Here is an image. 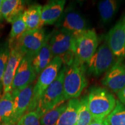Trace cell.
Listing matches in <instances>:
<instances>
[{"instance_id": "cell-1", "label": "cell", "mask_w": 125, "mask_h": 125, "mask_svg": "<svg viewBox=\"0 0 125 125\" xmlns=\"http://www.w3.org/2000/svg\"><path fill=\"white\" fill-rule=\"evenodd\" d=\"M87 105L93 120L99 121L107 118L116 104V100L105 88L93 87L87 95Z\"/></svg>"}, {"instance_id": "cell-2", "label": "cell", "mask_w": 125, "mask_h": 125, "mask_svg": "<svg viewBox=\"0 0 125 125\" xmlns=\"http://www.w3.org/2000/svg\"><path fill=\"white\" fill-rule=\"evenodd\" d=\"M49 43L53 57H59L69 66L75 59V37L63 30L57 29L49 35Z\"/></svg>"}, {"instance_id": "cell-3", "label": "cell", "mask_w": 125, "mask_h": 125, "mask_svg": "<svg viewBox=\"0 0 125 125\" xmlns=\"http://www.w3.org/2000/svg\"><path fill=\"white\" fill-rule=\"evenodd\" d=\"M66 68V65L63 64L58 75L42 95L35 110L40 118L66 100L63 87Z\"/></svg>"}, {"instance_id": "cell-4", "label": "cell", "mask_w": 125, "mask_h": 125, "mask_svg": "<svg viewBox=\"0 0 125 125\" xmlns=\"http://www.w3.org/2000/svg\"><path fill=\"white\" fill-rule=\"evenodd\" d=\"M86 74V68L85 64L75 59L71 65L67 66L63 83L66 100L80 96L87 85Z\"/></svg>"}, {"instance_id": "cell-5", "label": "cell", "mask_w": 125, "mask_h": 125, "mask_svg": "<svg viewBox=\"0 0 125 125\" xmlns=\"http://www.w3.org/2000/svg\"><path fill=\"white\" fill-rule=\"evenodd\" d=\"M62 64V61L60 57H54L40 74L37 82L34 86L33 96L27 112L35 110L42 95L58 75Z\"/></svg>"}, {"instance_id": "cell-6", "label": "cell", "mask_w": 125, "mask_h": 125, "mask_svg": "<svg viewBox=\"0 0 125 125\" xmlns=\"http://www.w3.org/2000/svg\"><path fill=\"white\" fill-rule=\"evenodd\" d=\"M47 35L42 28L27 31L17 39L12 44L9 49L15 48L24 57L29 56L33 58L40 52L46 41Z\"/></svg>"}, {"instance_id": "cell-7", "label": "cell", "mask_w": 125, "mask_h": 125, "mask_svg": "<svg viewBox=\"0 0 125 125\" xmlns=\"http://www.w3.org/2000/svg\"><path fill=\"white\" fill-rule=\"evenodd\" d=\"M116 61V58L105 40L85 64L86 73L90 75L98 77L108 71Z\"/></svg>"}, {"instance_id": "cell-8", "label": "cell", "mask_w": 125, "mask_h": 125, "mask_svg": "<svg viewBox=\"0 0 125 125\" xmlns=\"http://www.w3.org/2000/svg\"><path fill=\"white\" fill-rule=\"evenodd\" d=\"M98 38L94 29H89L75 38V60L85 64L98 48Z\"/></svg>"}, {"instance_id": "cell-9", "label": "cell", "mask_w": 125, "mask_h": 125, "mask_svg": "<svg viewBox=\"0 0 125 125\" xmlns=\"http://www.w3.org/2000/svg\"><path fill=\"white\" fill-rule=\"evenodd\" d=\"M56 27L70 32L77 38L89 30L86 21L79 12L69 9L62 13L56 23Z\"/></svg>"}, {"instance_id": "cell-10", "label": "cell", "mask_w": 125, "mask_h": 125, "mask_svg": "<svg viewBox=\"0 0 125 125\" xmlns=\"http://www.w3.org/2000/svg\"><path fill=\"white\" fill-rule=\"evenodd\" d=\"M32 59L27 55L23 57L16 72L11 91L24 89L35 81L37 74L32 67Z\"/></svg>"}, {"instance_id": "cell-11", "label": "cell", "mask_w": 125, "mask_h": 125, "mask_svg": "<svg viewBox=\"0 0 125 125\" xmlns=\"http://www.w3.org/2000/svg\"><path fill=\"white\" fill-rule=\"evenodd\" d=\"M106 41L117 60L125 58V18L118 21L106 36Z\"/></svg>"}, {"instance_id": "cell-12", "label": "cell", "mask_w": 125, "mask_h": 125, "mask_svg": "<svg viewBox=\"0 0 125 125\" xmlns=\"http://www.w3.org/2000/svg\"><path fill=\"white\" fill-rule=\"evenodd\" d=\"M101 83L115 93L123 88L125 86V61L117 60L106 73Z\"/></svg>"}, {"instance_id": "cell-13", "label": "cell", "mask_w": 125, "mask_h": 125, "mask_svg": "<svg viewBox=\"0 0 125 125\" xmlns=\"http://www.w3.org/2000/svg\"><path fill=\"white\" fill-rule=\"evenodd\" d=\"M34 86L32 83L23 90L11 91L14 104L13 121L16 124L27 111L30 105L33 96Z\"/></svg>"}, {"instance_id": "cell-14", "label": "cell", "mask_w": 125, "mask_h": 125, "mask_svg": "<svg viewBox=\"0 0 125 125\" xmlns=\"http://www.w3.org/2000/svg\"><path fill=\"white\" fill-rule=\"evenodd\" d=\"M23 56L15 48H10L9 60L2 78V89L4 93L11 92L12 84L16 72Z\"/></svg>"}, {"instance_id": "cell-15", "label": "cell", "mask_w": 125, "mask_h": 125, "mask_svg": "<svg viewBox=\"0 0 125 125\" xmlns=\"http://www.w3.org/2000/svg\"><path fill=\"white\" fill-rule=\"evenodd\" d=\"M65 2V0H53L43 6L41 11V28L44 25L53 24L57 22L63 13Z\"/></svg>"}, {"instance_id": "cell-16", "label": "cell", "mask_w": 125, "mask_h": 125, "mask_svg": "<svg viewBox=\"0 0 125 125\" xmlns=\"http://www.w3.org/2000/svg\"><path fill=\"white\" fill-rule=\"evenodd\" d=\"M25 2L22 0H3L1 7L2 18L12 23L24 11Z\"/></svg>"}, {"instance_id": "cell-17", "label": "cell", "mask_w": 125, "mask_h": 125, "mask_svg": "<svg viewBox=\"0 0 125 125\" xmlns=\"http://www.w3.org/2000/svg\"><path fill=\"white\" fill-rule=\"evenodd\" d=\"M54 58L49 43V35L40 52L32 59V65L36 74H40Z\"/></svg>"}, {"instance_id": "cell-18", "label": "cell", "mask_w": 125, "mask_h": 125, "mask_svg": "<svg viewBox=\"0 0 125 125\" xmlns=\"http://www.w3.org/2000/svg\"><path fill=\"white\" fill-rule=\"evenodd\" d=\"M41 5L35 4L24 10L23 18L26 23L27 31L41 28Z\"/></svg>"}, {"instance_id": "cell-19", "label": "cell", "mask_w": 125, "mask_h": 125, "mask_svg": "<svg viewBox=\"0 0 125 125\" xmlns=\"http://www.w3.org/2000/svg\"><path fill=\"white\" fill-rule=\"evenodd\" d=\"M80 100L73 98L67 102V107L56 125H75Z\"/></svg>"}, {"instance_id": "cell-20", "label": "cell", "mask_w": 125, "mask_h": 125, "mask_svg": "<svg viewBox=\"0 0 125 125\" xmlns=\"http://www.w3.org/2000/svg\"><path fill=\"white\" fill-rule=\"evenodd\" d=\"M13 118V100L11 92H9L4 93L0 97V122H14Z\"/></svg>"}, {"instance_id": "cell-21", "label": "cell", "mask_w": 125, "mask_h": 125, "mask_svg": "<svg viewBox=\"0 0 125 125\" xmlns=\"http://www.w3.org/2000/svg\"><path fill=\"white\" fill-rule=\"evenodd\" d=\"M119 4L115 0H104L98 3V12L103 23H107L112 20L118 11Z\"/></svg>"}, {"instance_id": "cell-22", "label": "cell", "mask_w": 125, "mask_h": 125, "mask_svg": "<svg viewBox=\"0 0 125 125\" xmlns=\"http://www.w3.org/2000/svg\"><path fill=\"white\" fill-rule=\"evenodd\" d=\"M67 107V103H64L46 112L40 118L41 125H56Z\"/></svg>"}, {"instance_id": "cell-23", "label": "cell", "mask_w": 125, "mask_h": 125, "mask_svg": "<svg viewBox=\"0 0 125 125\" xmlns=\"http://www.w3.org/2000/svg\"><path fill=\"white\" fill-rule=\"evenodd\" d=\"M106 119L109 125H125V105L116 100L115 108Z\"/></svg>"}, {"instance_id": "cell-24", "label": "cell", "mask_w": 125, "mask_h": 125, "mask_svg": "<svg viewBox=\"0 0 125 125\" xmlns=\"http://www.w3.org/2000/svg\"><path fill=\"white\" fill-rule=\"evenodd\" d=\"M93 121V117L87 105V96H85L80 100L77 121L75 125H89Z\"/></svg>"}, {"instance_id": "cell-25", "label": "cell", "mask_w": 125, "mask_h": 125, "mask_svg": "<svg viewBox=\"0 0 125 125\" xmlns=\"http://www.w3.org/2000/svg\"><path fill=\"white\" fill-rule=\"evenodd\" d=\"M27 31V27L23 18L22 14L12 23L11 30L9 33L8 45L12 44Z\"/></svg>"}, {"instance_id": "cell-26", "label": "cell", "mask_w": 125, "mask_h": 125, "mask_svg": "<svg viewBox=\"0 0 125 125\" xmlns=\"http://www.w3.org/2000/svg\"><path fill=\"white\" fill-rule=\"evenodd\" d=\"M10 49L8 43L0 45V85H2V78L8 62Z\"/></svg>"}, {"instance_id": "cell-27", "label": "cell", "mask_w": 125, "mask_h": 125, "mask_svg": "<svg viewBox=\"0 0 125 125\" xmlns=\"http://www.w3.org/2000/svg\"><path fill=\"white\" fill-rule=\"evenodd\" d=\"M16 125H41L40 118L35 111L27 112L19 120Z\"/></svg>"}, {"instance_id": "cell-28", "label": "cell", "mask_w": 125, "mask_h": 125, "mask_svg": "<svg viewBox=\"0 0 125 125\" xmlns=\"http://www.w3.org/2000/svg\"><path fill=\"white\" fill-rule=\"evenodd\" d=\"M119 101L125 105V86L116 93Z\"/></svg>"}, {"instance_id": "cell-29", "label": "cell", "mask_w": 125, "mask_h": 125, "mask_svg": "<svg viewBox=\"0 0 125 125\" xmlns=\"http://www.w3.org/2000/svg\"><path fill=\"white\" fill-rule=\"evenodd\" d=\"M89 125H109L108 123L107 119H104L103 120H99V121H96V120H93Z\"/></svg>"}, {"instance_id": "cell-30", "label": "cell", "mask_w": 125, "mask_h": 125, "mask_svg": "<svg viewBox=\"0 0 125 125\" xmlns=\"http://www.w3.org/2000/svg\"><path fill=\"white\" fill-rule=\"evenodd\" d=\"M1 125H16V123H14L13 122H8L2 123Z\"/></svg>"}, {"instance_id": "cell-31", "label": "cell", "mask_w": 125, "mask_h": 125, "mask_svg": "<svg viewBox=\"0 0 125 125\" xmlns=\"http://www.w3.org/2000/svg\"><path fill=\"white\" fill-rule=\"evenodd\" d=\"M2 2H3V0H0V20L2 19V13H1V7H2Z\"/></svg>"}, {"instance_id": "cell-32", "label": "cell", "mask_w": 125, "mask_h": 125, "mask_svg": "<svg viewBox=\"0 0 125 125\" xmlns=\"http://www.w3.org/2000/svg\"><path fill=\"white\" fill-rule=\"evenodd\" d=\"M2 89V85H0V94H1V92Z\"/></svg>"}, {"instance_id": "cell-33", "label": "cell", "mask_w": 125, "mask_h": 125, "mask_svg": "<svg viewBox=\"0 0 125 125\" xmlns=\"http://www.w3.org/2000/svg\"><path fill=\"white\" fill-rule=\"evenodd\" d=\"M1 124H2V123H1V122H0V125H1Z\"/></svg>"}]
</instances>
